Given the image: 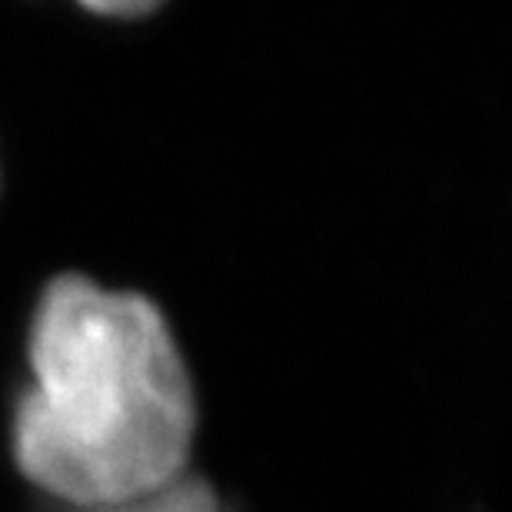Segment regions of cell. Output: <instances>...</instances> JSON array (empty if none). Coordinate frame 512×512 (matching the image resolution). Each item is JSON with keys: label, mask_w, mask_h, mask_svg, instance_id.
<instances>
[{"label": "cell", "mask_w": 512, "mask_h": 512, "mask_svg": "<svg viewBox=\"0 0 512 512\" xmlns=\"http://www.w3.org/2000/svg\"><path fill=\"white\" fill-rule=\"evenodd\" d=\"M77 4L104 17H140L157 10L163 0H77Z\"/></svg>", "instance_id": "2"}, {"label": "cell", "mask_w": 512, "mask_h": 512, "mask_svg": "<svg viewBox=\"0 0 512 512\" xmlns=\"http://www.w3.org/2000/svg\"><path fill=\"white\" fill-rule=\"evenodd\" d=\"M27 363L14 459L37 489L107 512L180 483L197 399L170 323L147 296L57 276L30 323Z\"/></svg>", "instance_id": "1"}]
</instances>
